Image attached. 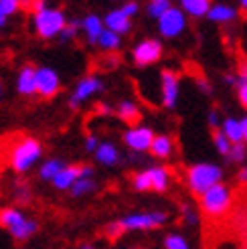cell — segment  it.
I'll list each match as a JSON object with an SVG mask.
<instances>
[{
    "instance_id": "f6af8a7d",
    "label": "cell",
    "mask_w": 247,
    "mask_h": 249,
    "mask_svg": "<svg viewBox=\"0 0 247 249\" xmlns=\"http://www.w3.org/2000/svg\"><path fill=\"white\" fill-rule=\"evenodd\" d=\"M4 93H6V89H4V83L0 81V102H2V99H4Z\"/></svg>"
},
{
    "instance_id": "277c9868",
    "label": "cell",
    "mask_w": 247,
    "mask_h": 249,
    "mask_svg": "<svg viewBox=\"0 0 247 249\" xmlns=\"http://www.w3.org/2000/svg\"><path fill=\"white\" fill-rule=\"evenodd\" d=\"M223 177L225 170L217 162H194L184 172V182L194 196H201L215 184L223 182Z\"/></svg>"
},
{
    "instance_id": "74e56055",
    "label": "cell",
    "mask_w": 247,
    "mask_h": 249,
    "mask_svg": "<svg viewBox=\"0 0 247 249\" xmlns=\"http://www.w3.org/2000/svg\"><path fill=\"white\" fill-rule=\"evenodd\" d=\"M120 8L126 12L130 18H136V17H138V12H140V2H138V0H126V2H124Z\"/></svg>"
},
{
    "instance_id": "d6986e66",
    "label": "cell",
    "mask_w": 247,
    "mask_h": 249,
    "mask_svg": "<svg viewBox=\"0 0 247 249\" xmlns=\"http://www.w3.org/2000/svg\"><path fill=\"white\" fill-rule=\"evenodd\" d=\"M116 116L120 122H124L128 128L132 126H140L142 122V109L138 107V104L132 102V99H122L116 106Z\"/></svg>"
},
{
    "instance_id": "816d5d0a",
    "label": "cell",
    "mask_w": 247,
    "mask_h": 249,
    "mask_svg": "<svg viewBox=\"0 0 247 249\" xmlns=\"http://www.w3.org/2000/svg\"><path fill=\"white\" fill-rule=\"evenodd\" d=\"M128 249H142V247H128Z\"/></svg>"
},
{
    "instance_id": "7c38bea8",
    "label": "cell",
    "mask_w": 247,
    "mask_h": 249,
    "mask_svg": "<svg viewBox=\"0 0 247 249\" xmlns=\"http://www.w3.org/2000/svg\"><path fill=\"white\" fill-rule=\"evenodd\" d=\"M104 91V81L97 75H85L77 81V85L73 87V91L69 95V107L71 109H79L88 99H91L93 95Z\"/></svg>"
},
{
    "instance_id": "bcb514c9",
    "label": "cell",
    "mask_w": 247,
    "mask_h": 249,
    "mask_svg": "<svg viewBox=\"0 0 247 249\" xmlns=\"http://www.w3.org/2000/svg\"><path fill=\"white\" fill-rule=\"evenodd\" d=\"M6 20H8V18H4V17H0V29H4V27H6Z\"/></svg>"
},
{
    "instance_id": "9a60e30c",
    "label": "cell",
    "mask_w": 247,
    "mask_h": 249,
    "mask_svg": "<svg viewBox=\"0 0 247 249\" xmlns=\"http://www.w3.org/2000/svg\"><path fill=\"white\" fill-rule=\"evenodd\" d=\"M81 31H83V36H85V43L97 47V41H100V36L106 31V22H104V18L100 15H93V12H91V15L83 17Z\"/></svg>"
},
{
    "instance_id": "3957f363",
    "label": "cell",
    "mask_w": 247,
    "mask_h": 249,
    "mask_svg": "<svg viewBox=\"0 0 247 249\" xmlns=\"http://www.w3.org/2000/svg\"><path fill=\"white\" fill-rule=\"evenodd\" d=\"M69 18L61 8L45 6V2H35L33 6V29L36 36L43 41L59 39L63 29L67 27Z\"/></svg>"
},
{
    "instance_id": "8fae6325",
    "label": "cell",
    "mask_w": 247,
    "mask_h": 249,
    "mask_svg": "<svg viewBox=\"0 0 247 249\" xmlns=\"http://www.w3.org/2000/svg\"><path fill=\"white\" fill-rule=\"evenodd\" d=\"M180 97V75L175 69L160 71V104L164 109H175Z\"/></svg>"
},
{
    "instance_id": "f5cc1de1",
    "label": "cell",
    "mask_w": 247,
    "mask_h": 249,
    "mask_svg": "<svg viewBox=\"0 0 247 249\" xmlns=\"http://www.w3.org/2000/svg\"><path fill=\"white\" fill-rule=\"evenodd\" d=\"M243 249H247V243H245V245H243Z\"/></svg>"
},
{
    "instance_id": "5b68a950",
    "label": "cell",
    "mask_w": 247,
    "mask_h": 249,
    "mask_svg": "<svg viewBox=\"0 0 247 249\" xmlns=\"http://www.w3.org/2000/svg\"><path fill=\"white\" fill-rule=\"evenodd\" d=\"M43 156V144L33 136H22L12 144L8 152V166L17 174H27L33 166L39 164Z\"/></svg>"
},
{
    "instance_id": "8992f818",
    "label": "cell",
    "mask_w": 247,
    "mask_h": 249,
    "mask_svg": "<svg viewBox=\"0 0 247 249\" xmlns=\"http://www.w3.org/2000/svg\"><path fill=\"white\" fill-rule=\"evenodd\" d=\"M0 227L6 229L12 239L29 241L39 231V221L29 217L20 207H2L0 209Z\"/></svg>"
},
{
    "instance_id": "d6a6232c",
    "label": "cell",
    "mask_w": 247,
    "mask_h": 249,
    "mask_svg": "<svg viewBox=\"0 0 247 249\" xmlns=\"http://www.w3.org/2000/svg\"><path fill=\"white\" fill-rule=\"evenodd\" d=\"M79 33H81V20H69L67 22V27L63 29V33H61V43H71V41H75L77 36H79Z\"/></svg>"
},
{
    "instance_id": "4fadbf2b",
    "label": "cell",
    "mask_w": 247,
    "mask_h": 249,
    "mask_svg": "<svg viewBox=\"0 0 247 249\" xmlns=\"http://www.w3.org/2000/svg\"><path fill=\"white\" fill-rule=\"evenodd\" d=\"M59 91H61L59 73L49 65L36 67V95L43 99H53Z\"/></svg>"
},
{
    "instance_id": "ab89813d",
    "label": "cell",
    "mask_w": 247,
    "mask_h": 249,
    "mask_svg": "<svg viewBox=\"0 0 247 249\" xmlns=\"http://www.w3.org/2000/svg\"><path fill=\"white\" fill-rule=\"evenodd\" d=\"M97 146H100V140H97V136H88V138H85V142H83V148L88 152H95L97 150Z\"/></svg>"
},
{
    "instance_id": "d4e9b609",
    "label": "cell",
    "mask_w": 247,
    "mask_h": 249,
    "mask_svg": "<svg viewBox=\"0 0 247 249\" xmlns=\"http://www.w3.org/2000/svg\"><path fill=\"white\" fill-rule=\"evenodd\" d=\"M67 164L61 158H49V160H45V162H41V166H39V178L45 180V182H53V178Z\"/></svg>"
},
{
    "instance_id": "2e32d148",
    "label": "cell",
    "mask_w": 247,
    "mask_h": 249,
    "mask_svg": "<svg viewBox=\"0 0 247 249\" xmlns=\"http://www.w3.org/2000/svg\"><path fill=\"white\" fill-rule=\"evenodd\" d=\"M229 225H231L233 233H235L245 245L247 243V196H243L235 205L233 213L229 215Z\"/></svg>"
},
{
    "instance_id": "f1b7e54d",
    "label": "cell",
    "mask_w": 247,
    "mask_h": 249,
    "mask_svg": "<svg viewBox=\"0 0 247 249\" xmlns=\"http://www.w3.org/2000/svg\"><path fill=\"white\" fill-rule=\"evenodd\" d=\"M95 189H97V182H95V178H79L75 184L71 186L69 195H71L73 198H81V196H88V195H91Z\"/></svg>"
},
{
    "instance_id": "5bb4252c",
    "label": "cell",
    "mask_w": 247,
    "mask_h": 249,
    "mask_svg": "<svg viewBox=\"0 0 247 249\" xmlns=\"http://www.w3.org/2000/svg\"><path fill=\"white\" fill-rule=\"evenodd\" d=\"M15 87H17V93L22 95V97L36 95V67L31 65V63L22 65L17 73Z\"/></svg>"
},
{
    "instance_id": "ba28073f",
    "label": "cell",
    "mask_w": 247,
    "mask_h": 249,
    "mask_svg": "<svg viewBox=\"0 0 247 249\" xmlns=\"http://www.w3.org/2000/svg\"><path fill=\"white\" fill-rule=\"evenodd\" d=\"M156 27H158V35L162 36V39L175 41L189 29V17L184 15L178 6H172L168 12H164V15L156 20Z\"/></svg>"
},
{
    "instance_id": "44dd1931",
    "label": "cell",
    "mask_w": 247,
    "mask_h": 249,
    "mask_svg": "<svg viewBox=\"0 0 247 249\" xmlns=\"http://www.w3.org/2000/svg\"><path fill=\"white\" fill-rule=\"evenodd\" d=\"M81 178V164H67L63 170H61L57 177L53 178V189L61 191V193H69L71 191V186L75 184L77 180Z\"/></svg>"
},
{
    "instance_id": "7dc6e473",
    "label": "cell",
    "mask_w": 247,
    "mask_h": 249,
    "mask_svg": "<svg viewBox=\"0 0 247 249\" xmlns=\"http://www.w3.org/2000/svg\"><path fill=\"white\" fill-rule=\"evenodd\" d=\"M79 249H95V247H93V245H91V243H83V245H81V247H79Z\"/></svg>"
},
{
    "instance_id": "4316f807",
    "label": "cell",
    "mask_w": 247,
    "mask_h": 249,
    "mask_svg": "<svg viewBox=\"0 0 247 249\" xmlns=\"http://www.w3.org/2000/svg\"><path fill=\"white\" fill-rule=\"evenodd\" d=\"M172 6H175L172 0H146V15L150 18H154V20H158Z\"/></svg>"
},
{
    "instance_id": "484cf974",
    "label": "cell",
    "mask_w": 247,
    "mask_h": 249,
    "mask_svg": "<svg viewBox=\"0 0 247 249\" xmlns=\"http://www.w3.org/2000/svg\"><path fill=\"white\" fill-rule=\"evenodd\" d=\"M235 93H237L239 106L247 111V63H241V65H239L237 83H235Z\"/></svg>"
},
{
    "instance_id": "ee69618b",
    "label": "cell",
    "mask_w": 247,
    "mask_h": 249,
    "mask_svg": "<svg viewBox=\"0 0 247 249\" xmlns=\"http://www.w3.org/2000/svg\"><path fill=\"white\" fill-rule=\"evenodd\" d=\"M241 128H243V144L247 146V114L241 118Z\"/></svg>"
},
{
    "instance_id": "f907efd6",
    "label": "cell",
    "mask_w": 247,
    "mask_h": 249,
    "mask_svg": "<svg viewBox=\"0 0 247 249\" xmlns=\"http://www.w3.org/2000/svg\"><path fill=\"white\" fill-rule=\"evenodd\" d=\"M35 2H49V0H35Z\"/></svg>"
},
{
    "instance_id": "f35d334b",
    "label": "cell",
    "mask_w": 247,
    "mask_h": 249,
    "mask_svg": "<svg viewBox=\"0 0 247 249\" xmlns=\"http://www.w3.org/2000/svg\"><path fill=\"white\" fill-rule=\"evenodd\" d=\"M196 89H199L201 93H205V95H211L213 93V85H211V81H209V79L199 77V79H196Z\"/></svg>"
},
{
    "instance_id": "8d00e7d4",
    "label": "cell",
    "mask_w": 247,
    "mask_h": 249,
    "mask_svg": "<svg viewBox=\"0 0 247 249\" xmlns=\"http://www.w3.org/2000/svg\"><path fill=\"white\" fill-rule=\"evenodd\" d=\"M207 124H209V128H211V132L219 130L221 128V124H223V116H221V111L219 109H209V114H207Z\"/></svg>"
},
{
    "instance_id": "836d02e7",
    "label": "cell",
    "mask_w": 247,
    "mask_h": 249,
    "mask_svg": "<svg viewBox=\"0 0 247 249\" xmlns=\"http://www.w3.org/2000/svg\"><path fill=\"white\" fill-rule=\"evenodd\" d=\"M225 160L229 164H235V166L245 164V160H247V146L245 144H233L231 152H229V156Z\"/></svg>"
},
{
    "instance_id": "cb8c5ba5",
    "label": "cell",
    "mask_w": 247,
    "mask_h": 249,
    "mask_svg": "<svg viewBox=\"0 0 247 249\" xmlns=\"http://www.w3.org/2000/svg\"><path fill=\"white\" fill-rule=\"evenodd\" d=\"M221 132H223L233 144H243V128H241V118L235 116H225L221 124Z\"/></svg>"
},
{
    "instance_id": "e575fe53",
    "label": "cell",
    "mask_w": 247,
    "mask_h": 249,
    "mask_svg": "<svg viewBox=\"0 0 247 249\" xmlns=\"http://www.w3.org/2000/svg\"><path fill=\"white\" fill-rule=\"evenodd\" d=\"M22 8V0H0V17L10 18Z\"/></svg>"
},
{
    "instance_id": "681fc988",
    "label": "cell",
    "mask_w": 247,
    "mask_h": 249,
    "mask_svg": "<svg viewBox=\"0 0 247 249\" xmlns=\"http://www.w3.org/2000/svg\"><path fill=\"white\" fill-rule=\"evenodd\" d=\"M109 2H114V4H124L126 0H109Z\"/></svg>"
},
{
    "instance_id": "603a6c76",
    "label": "cell",
    "mask_w": 247,
    "mask_h": 249,
    "mask_svg": "<svg viewBox=\"0 0 247 249\" xmlns=\"http://www.w3.org/2000/svg\"><path fill=\"white\" fill-rule=\"evenodd\" d=\"M150 154L158 160H168L175 154V140H172L168 134H156L152 148H150Z\"/></svg>"
},
{
    "instance_id": "e0dca14e",
    "label": "cell",
    "mask_w": 247,
    "mask_h": 249,
    "mask_svg": "<svg viewBox=\"0 0 247 249\" xmlns=\"http://www.w3.org/2000/svg\"><path fill=\"white\" fill-rule=\"evenodd\" d=\"M104 22H106V29H109V31L118 33L120 36H124V35H128V33L132 31L134 18H130L126 12H124V10L118 6V8H112V10H109L107 15L104 17Z\"/></svg>"
},
{
    "instance_id": "f546056e",
    "label": "cell",
    "mask_w": 247,
    "mask_h": 249,
    "mask_svg": "<svg viewBox=\"0 0 247 249\" xmlns=\"http://www.w3.org/2000/svg\"><path fill=\"white\" fill-rule=\"evenodd\" d=\"M211 140H213L215 150H217L221 156H223V158H227L229 152H231V148H233V142H231L221 130H215V132L211 134Z\"/></svg>"
},
{
    "instance_id": "b9f144b4",
    "label": "cell",
    "mask_w": 247,
    "mask_h": 249,
    "mask_svg": "<svg viewBox=\"0 0 247 249\" xmlns=\"http://www.w3.org/2000/svg\"><path fill=\"white\" fill-rule=\"evenodd\" d=\"M237 182H239L241 186H247V164L237 170Z\"/></svg>"
},
{
    "instance_id": "83f0119b",
    "label": "cell",
    "mask_w": 247,
    "mask_h": 249,
    "mask_svg": "<svg viewBox=\"0 0 247 249\" xmlns=\"http://www.w3.org/2000/svg\"><path fill=\"white\" fill-rule=\"evenodd\" d=\"M97 47H100L102 51H114L116 53L118 49L122 47V36L118 33H114V31L106 29L104 35L100 36V41H97Z\"/></svg>"
},
{
    "instance_id": "7402d4cb",
    "label": "cell",
    "mask_w": 247,
    "mask_h": 249,
    "mask_svg": "<svg viewBox=\"0 0 247 249\" xmlns=\"http://www.w3.org/2000/svg\"><path fill=\"white\" fill-rule=\"evenodd\" d=\"M213 0H178V8L189 18H207Z\"/></svg>"
},
{
    "instance_id": "9c48e42d",
    "label": "cell",
    "mask_w": 247,
    "mask_h": 249,
    "mask_svg": "<svg viewBox=\"0 0 247 249\" xmlns=\"http://www.w3.org/2000/svg\"><path fill=\"white\" fill-rule=\"evenodd\" d=\"M164 55V47L160 39H142L132 47V63L140 69L156 65Z\"/></svg>"
},
{
    "instance_id": "7a4b0ae2",
    "label": "cell",
    "mask_w": 247,
    "mask_h": 249,
    "mask_svg": "<svg viewBox=\"0 0 247 249\" xmlns=\"http://www.w3.org/2000/svg\"><path fill=\"white\" fill-rule=\"evenodd\" d=\"M233 205H235V195L227 182H219L199 196L201 213L211 221H223L225 217H229L235 209Z\"/></svg>"
},
{
    "instance_id": "1f68e13d",
    "label": "cell",
    "mask_w": 247,
    "mask_h": 249,
    "mask_svg": "<svg viewBox=\"0 0 247 249\" xmlns=\"http://www.w3.org/2000/svg\"><path fill=\"white\" fill-rule=\"evenodd\" d=\"M180 215H182V221L187 223L189 227H196L201 223V213H199V209H194L193 205L189 203H184L180 207Z\"/></svg>"
},
{
    "instance_id": "30bf717a",
    "label": "cell",
    "mask_w": 247,
    "mask_h": 249,
    "mask_svg": "<svg viewBox=\"0 0 247 249\" xmlns=\"http://www.w3.org/2000/svg\"><path fill=\"white\" fill-rule=\"evenodd\" d=\"M156 138V134L152 128L148 126H132V128H126V132H124L122 140L124 144H126V148L130 152L134 154H144V152H150L152 148V142Z\"/></svg>"
},
{
    "instance_id": "ffe728a7",
    "label": "cell",
    "mask_w": 247,
    "mask_h": 249,
    "mask_svg": "<svg viewBox=\"0 0 247 249\" xmlns=\"http://www.w3.org/2000/svg\"><path fill=\"white\" fill-rule=\"evenodd\" d=\"M95 156V162L97 164H102V166H107V168H114L122 162V154L118 150V146L114 142H100V146H97V150L93 152Z\"/></svg>"
},
{
    "instance_id": "4dcf8cb0",
    "label": "cell",
    "mask_w": 247,
    "mask_h": 249,
    "mask_svg": "<svg viewBox=\"0 0 247 249\" xmlns=\"http://www.w3.org/2000/svg\"><path fill=\"white\" fill-rule=\"evenodd\" d=\"M162 245H164V249H191L189 239L184 237L182 233H176V231L166 233V235H164Z\"/></svg>"
},
{
    "instance_id": "6da1fadb",
    "label": "cell",
    "mask_w": 247,
    "mask_h": 249,
    "mask_svg": "<svg viewBox=\"0 0 247 249\" xmlns=\"http://www.w3.org/2000/svg\"><path fill=\"white\" fill-rule=\"evenodd\" d=\"M170 221L168 211H136V213H128L120 219H114L107 223L104 233L109 239H118L120 235L130 233V231H154L162 229Z\"/></svg>"
},
{
    "instance_id": "ac0fdd59",
    "label": "cell",
    "mask_w": 247,
    "mask_h": 249,
    "mask_svg": "<svg viewBox=\"0 0 247 249\" xmlns=\"http://www.w3.org/2000/svg\"><path fill=\"white\" fill-rule=\"evenodd\" d=\"M237 18H239V8L229 2H213L207 15V20H211L213 24H231Z\"/></svg>"
},
{
    "instance_id": "c3c4849f",
    "label": "cell",
    "mask_w": 247,
    "mask_h": 249,
    "mask_svg": "<svg viewBox=\"0 0 247 249\" xmlns=\"http://www.w3.org/2000/svg\"><path fill=\"white\" fill-rule=\"evenodd\" d=\"M239 6H241L243 10H247V0H239Z\"/></svg>"
},
{
    "instance_id": "d590c367",
    "label": "cell",
    "mask_w": 247,
    "mask_h": 249,
    "mask_svg": "<svg viewBox=\"0 0 247 249\" xmlns=\"http://www.w3.org/2000/svg\"><path fill=\"white\" fill-rule=\"evenodd\" d=\"M31 196H33V191H31V186L27 182H18L15 186V198H17V203L27 205L31 201Z\"/></svg>"
},
{
    "instance_id": "60d3db41",
    "label": "cell",
    "mask_w": 247,
    "mask_h": 249,
    "mask_svg": "<svg viewBox=\"0 0 247 249\" xmlns=\"http://www.w3.org/2000/svg\"><path fill=\"white\" fill-rule=\"evenodd\" d=\"M95 111H97V114H102V116H112L116 109L109 106V104H106V102H100V104L95 106Z\"/></svg>"
},
{
    "instance_id": "7bdbcfd3",
    "label": "cell",
    "mask_w": 247,
    "mask_h": 249,
    "mask_svg": "<svg viewBox=\"0 0 247 249\" xmlns=\"http://www.w3.org/2000/svg\"><path fill=\"white\" fill-rule=\"evenodd\" d=\"M223 83L229 85V87H235V83H237V73H225V75H223Z\"/></svg>"
},
{
    "instance_id": "52a82bcc",
    "label": "cell",
    "mask_w": 247,
    "mask_h": 249,
    "mask_svg": "<svg viewBox=\"0 0 247 249\" xmlns=\"http://www.w3.org/2000/svg\"><path fill=\"white\" fill-rule=\"evenodd\" d=\"M132 189L138 191V193H158L162 195L170 189V182H172V174L166 166H148L142 168L138 172L132 174Z\"/></svg>"
}]
</instances>
